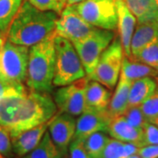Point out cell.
<instances>
[{
    "label": "cell",
    "mask_w": 158,
    "mask_h": 158,
    "mask_svg": "<svg viewBox=\"0 0 158 158\" xmlns=\"http://www.w3.org/2000/svg\"><path fill=\"white\" fill-rule=\"evenodd\" d=\"M85 0H67V6H73V5H77V4H79L81 2H83Z\"/></svg>",
    "instance_id": "obj_37"
},
{
    "label": "cell",
    "mask_w": 158,
    "mask_h": 158,
    "mask_svg": "<svg viewBox=\"0 0 158 158\" xmlns=\"http://www.w3.org/2000/svg\"><path fill=\"white\" fill-rule=\"evenodd\" d=\"M138 23L156 20L158 15V0H124Z\"/></svg>",
    "instance_id": "obj_21"
},
{
    "label": "cell",
    "mask_w": 158,
    "mask_h": 158,
    "mask_svg": "<svg viewBox=\"0 0 158 158\" xmlns=\"http://www.w3.org/2000/svg\"><path fill=\"white\" fill-rule=\"evenodd\" d=\"M27 92L23 84H14L0 77V100L12 96H24Z\"/></svg>",
    "instance_id": "obj_28"
},
{
    "label": "cell",
    "mask_w": 158,
    "mask_h": 158,
    "mask_svg": "<svg viewBox=\"0 0 158 158\" xmlns=\"http://www.w3.org/2000/svg\"><path fill=\"white\" fill-rule=\"evenodd\" d=\"M88 82L89 78L85 77L69 85L58 88L53 97L58 112L69 113L74 117L80 116L85 112H88L85 100Z\"/></svg>",
    "instance_id": "obj_9"
},
{
    "label": "cell",
    "mask_w": 158,
    "mask_h": 158,
    "mask_svg": "<svg viewBox=\"0 0 158 158\" xmlns=\"http://www.w3.org/2000/svg\"><path fill=\"white\" fill-rule=\"evenodd\" d=\"M157 88L156 80L149 77L132 82L130 87L128 106H139L152 95Z\"/></svg>",
    "instance_id": "obj_19"
},
{
    "label": "cell",
    "mask_w": 158,
    "mask_h": 158,
    "mask_svg": "<svg viewBox=\"0 0 158 158\" xmlns=\"http://www.w3.org/2000/svg\"><path fill=\"white\" fill-rule=\"evenodd\" d=\"M131 85V81L119 76L115 91L107 107L108 113L112 118L123 115L126 110L128 108V98Z\"/></svg>",
    "instance_id": "obj_18"
},
{
    "label": "cell",
    "mask_w": 158,
    "mask_h": 158,
    "mask_svg": "<svg viewBox=\"0 0 158 158\" xmlns=\"http://www.w3.org/2000/svg\"><path fill=\"white\" fill-rule=\"evenodd\" d=\"M24 96L8 97L0 100V125L7 128L8 131L13 125L18 109Z\"/></svg>",
    "instance_id": "obj_23"
},
{
    "label": "cell",
    "mask_w": 158,
    "mask_h": 158,
    "mask_svg": "<svg viewBox=\"0 0 158 158\" xmlns=\"http://www.w3.org/2000/svg\"><path fill=\"white\" fill-rule=\"evenodd\" d=\"M101 158H127L125 153L124 142L116 139H110Z\"/></svg>",
    "instance_id": "obj_31"
},
{
    "label": "cell",
    "mask_w": 158,
    "mask_h": 158,
    "mask_svg": "<svg viewBox=\"0 0 158 158\" xmlns=\"http://www.w3.org/2000/svg\"><path fill=\"white\" fill-rule=\"evenodd\" d=\"M156 40H158V24L156 20L138 23L131 40V58L135 56L145 47Z\"/></svg>",
    "instance_id": "obj_16"
},
{
    "label": "cell",
    "mask_w": 158,
    "mask_h": 158,
    "mask_svg": "<svg viewBox=\"0 0 158 158\" xmlns=\"http://www.w3.org/2000/svg\"><path fill=\"white\" fill-rule=\"evenodd\" d=\"M110 137L105 132H97L90 135L85 141V147L90 158H101L106 147L110 141Z\"/></svg>",
    "instance_id": "obj_25"
},
{
    "label": "cell",
    "mask_w": 158,
    "mask_h": 158,
    "mask_svg": "<svg viewBox=\"0 0 158 158\" xmlns=\"http://www.w3.org/2000/svg\"><path fill=\"white\" fill-rule=\"evenodd\" d=\"M96 28L81 17L74 6H69L59 15L55 32L56 35L73 43L85 38Z\"/></svg>",
    "instance_id": "obj_10"
},
{
    "label": "cell",
    "mask_w": 158,
    "mask_h": 158,
    "mask_svg": "<svg viewBox=\"0 0 158 158\" xmlns=\"http://www.w3.org/2000/svg\"><path fill=\"white\" fill-rule=\"evenodd\" d=\"M0 153L6 158L14 157L11 138L7 128L0 125Z\"/></svg>",
    "instance_id": "obj_32"
},
{
    "label": "cell",
    "mask_w": 158,
    "mask_h": 158,
    "mask_svg": "<svg viewBox=\"0 0 158 158\" xmlns=\"http://www.w3.org/2000/svg\"><path fill=\"white\" fill-rule=\"evenodd\" d=\"M118 17V34L121 40L125 56L131 58V40L135 32L136 18L126 5L124 0H115Z\"/></svg>",
    "instance_id": "obj_13"
},
{
    "label": "cell",
    "mask_w": 158,
    "mask_h": 158,
    "mask_svg": "<svg viewBox=\"0 0 158 158\" xmlns=\"http://www.w3.org/2000/svg\"><path fill=\"white\" fill-rule=\"evenodd\" d=\"M124 56L120 38L118 34L115 35L110 45L102 53L96 68L88 78L113 90L118 84Z\"/></svg>",
    "instance_id": "obj_5"
},
{
    "label": "cell",
    "mask_w": 158,
    "mask_h": 158,
    "mask_svg": "<svg viewBox=\"0 0 158 158\" xmlns=\"http://www.w3.org/2000/svg\"><path fill=\"white\" fill-rule=\"evenodd\" d=\"M123 116L127 118V120L130 124L133 125L137 128L143 129L145 125L147 124V119L145 118L143 113L141 112V109L139 106H128L123 113Z\"/></svg>",
    "instance_id": "obj_30"
},
{
    "label": "cell",
    "mask_w": 158,
    "mask_h": 158,
    "mask_svg": "<svg viewBox=\"0 0 158 158\" xmlns=\"http://www.w3.org/2000/svg\"><path fill=\"white\" fill-rule=\"evenodd\" d=\"M141 112L148 122H152L158 117V88L151 96L140 106Z\"/></svg>",
    "instance_id": "obj_27"
},
{
    "label": "cell",
    "mask_w": 158,
    "mask_h": 158,
    "mask_svg": "<svg viewBox=\"0 0 158 158\" xmlns=\"http://www.w3.org/2000/svg\"><path fill=\"white\" fill-rule=\"evenodd\" d=\"M64 155L55 144L49 133L47 131L39 144L27 155L19 158H62Z\"/></svg>",
    "instance_id": "obj_22"
},
{
    "label": "cell",
    "mask_w": 158,
    "mask_h": 158,
    "mask_svg": "<svg viewBox=\"0 0 158 158\" xmlns=\"http://www.w3.org/2000/svg\"><path fill=\"white\" fill-rule=\"evenodd\" d=\"M6 40V34H4L3 32L0 31V49L2 48V47L4 46L5 42Z\"/></svg>",
    "instance_id": "obj_36"
},
{
    "label": "cell",
    "mask_w": 158,
    "mask_h": 158,
    "mask_svg": "<svg viewBox=\"0 0 158 158\" xmlns=\"http://www.w3.org/2000/svg\"><path fill=\"white\" fill-rule=\"evenodd\" d=\"M111 90L100 83L90 80L86 87L85 100L88 111L101 112L107 110L111 100Z\"/></svg>",
    "instance_id": "obj_17"
},
{
    "label": "cell",
    "mask_w": 158,
    "mask_h": 158,
    "mask_svg": "<svg viewBox=\"0 0 158 158\" xmlns=\"http://www.w3.org/2000/svg\"><path fill=\"white\" fill-rule=\"evenodd\" d=\"M151 123H153L154 125H156V127H158V117L156 118H155Z\"/></svg>",
    "instance_id": "obj_38"
},
{
    "label": "cell",
    "mask_w": 158,
    "mask_h": 158,
    "mask_svg": "<svg viewBox=\"0 0 158 158\" xmlns=\"http://www.w3.org/2000/svg\"><path fill=\"white\" fill-rule=\"evenodd\" d=\"M147 145H158V127L150 122L143 127V147Z\"/></svg>",
    "instance_id": "obj_33"
},
{
    "label": "cell",
    "mask_w": 158,
    "mask_h": 158,
    "mask_svg": "<svg viewBox=\"0 0 158 158\" xmlns=\"http://www.w3.org/2000/svg\"><path fill=\"white\" fill-rule=\"evenodd\" d=\"M137 154L141 158H158V145H147L140 148Z\"/></svg>",
    "instance_id": "obj_35"
},
{
    "label": "cell",
    "mask_w": 158,
    "mask_h": 158,
    "mask_svg": "<svg viewBox=\"0 0 158 158\" xmlns=\"http://www.w3.org/2000/svg\"><path fill=\"white\" fill-rule=\"evenodd\" d=\"M127 158H141L138 154H135V155H133V156H129V157Z\"/></svg>",
    "instance_id": "obj_39"
},
{
    "label": "cell",
    "mask_w": 158,
    "mask_h": 158,
    "mask_svg": "<svg viewBox=\"0 0 158 158\" xmlns=\"http://www.w3.org/2000/svg\"><path fill=\"white\" fill-rule=\"evenodd\" d=\"M107 133L113 139L123 142H130L143 147V129L131 125L123 115L113 117L108 125Z\"/></svg>",
    "instance_id": "obj_14"
},
{
    "label": "cell",
    "mask_w": 158,
    "mask_h": 158,
    "mask_svg": "<svg viewBox=\"0 0 158 158\" xmlns=\"http://www.w3.org/2000/svg\"><path fill=\"white\" fill-rule=\"evenodd\" d=\"M58 113L53 97L48 92L30 90L23 97L13 125L9 130L11 136L48 122Z\"/></svg>",
    "instance_id": "obj_3"
},
{
    "label": "cell",
    "mask_w": 158,
    "mask_h": 158,
    "mask_svg": "<svg viewBox=\"0 0 158 158\" xmlns=\"http://www.w3.org/2000/svg\"><path fill=\"white\" fill-rule=\"evenodd\" d=\"M56 32L29 48L26 85L29 90L48 92L54 88Z\"/></svg>",
    "instance_id": "obj_2"
},
{
    "label": "cell",
    "mask_w": 158,
    "mask_h": 158,
    "mask_svg": "<svg viewBox=\"0 0 158 158\" xmlns=\"http://www.w3.org/2000/svg\"><path fill=\"white\" fill-rule=\"evenodd\" d=\"M29 2L41 11H50L60 15L67 6V0H28Z\"/></svg>",
    "instance_id": "obj_29"
},
{
    "label": "cell",
    "mask_w": 158,
    "mask_h": 158,
    "mask_svg": "<svg viewBox=\"0 0 158 158\" xmlns=\"http://www.w3.org/2000/svg\"><path fill=\"white\" fill-rule=\"evenodd\" d=\"M0 158H6V157H5V156H3V155L0 153Z\"/></svg>",
    "instance_id": "obj_41"
},
{
    "label": "cell",
    "mask_w": 158,
    "mask_h": 158,
    "mask_svg": "<svg viewBox=\"0 0 158 158\" xmlns=\"http://www.w3.org/2000/svg\"><path fill=\"white\" fill-rule=\"evenodd\" d=\"M24 0H0V31L6 34Z\"/></svg>",
    "instance_id": "obj_24"
},
{
    "label": "cell",
    "mask_w": 158,
    "mask_h": 158,
    "mask_svg": "<svg viewBox=\"0 0 158 158\" xmlns=\"http://www.w3.org/2000/svg\"><path fill=\"white\" fill-rule=\"evenodd\" d=\"M120 76L131 82L142 78V77H156L158 76V69L151 66L131 60L128 57L124 56Z\"/></svg>",
    "instance_id": "obj_20"
},
{
    "label": "cell",
    "mask_w": 158,
    "mask_h": 158,
    "mask_svg": "<svg viewBox=\"0 0 158 158\" xmlns=\"http://www.w3.org/2000/svg\"><path fill=\"white\" fill-rule=\"evenodd\" d=\"M156 22H157L158 24V15H157V17H156Z\"/></svg>",
    "instance_id": "obj_42"
},
{
    "label": "cell",
    "mask_w": 158,
    "mask_h": 158,
    "mask_svg": "<svg viewBox=\"0 0 158 158\" xmlns=\"http://www.w3.org/2000/svg\"><path fill=\"white\" fill-rule=\"evenodd\" d=\"M115 35L113 30L97 27L85 38L72 43L83 63L87 77L94 71L102 53L110 45Z\"/></svg>",
    "instance_id": "obj_7"
},
{
    "label": "cell",
    "mask_w": 158,
    "mask_h": 158,
    "mask_svg": "<svg viewBox=\"0 0 158 158\" xmlns=\"http://www.w3.org/2000/svg\"><path fill=\"white\" fill-rule=\"evenodd\" d=\"M69 158H90L86 151L85 143L80 140H72L69 147Z\"/></svg>",
    "instance_id": "obj_34"
},
{
    "label": "cell",
    "mask_w": 158,
    "mask_h": 158,
    "mask_svg": "<svg viewBox=\"0 0 158 158\" xmlns=\"http://www.w3.org/2000/svg\"><path fill=\"white\" fill-rule=\"evenodd\" d=\"M49 121L11 136L12 150L18 158L27 155L39 144L48 129Z\"/></svg>",
    "instance_id": "obj_15"
},
{
    "label": "cell",
    "mask_w": 158,
    "mask_h": 158,
    "mask_svg": "<svg viewBox=\"0 0 158 158\" xmlns=\"http://www.w3.org/2000/svg\"><path fill=\"white\" fill-rule=\"evenodd\" d=\"M131 60L145 63L158 69V40L145 47L138 55L131 58Z\"/></svg>",
    "instance_id": "obj_26"
},
{
    "label": "cell",
    "mask_w": 158,
    "mask_h": 158,
    "mask_svg": "<svg viewBox=\"0 0 158 158\" xmlns=\"http://www.w3.org/2000/svg\"><path fill=\"white\" fill-rule=\"evenodd\" d=\"M156 85H157V88H158V76L157 77H156Z\"/></svg>",
    "instance_id": "obj_40"
},
{
    "label": "cell",
    "mask_w": 158,
    "mask_h": 158,
    "mask_svg": "<svg viewBox=\"0 0 158 158\" xmlns=\"http://www.w3.org/2000/svg\"><path fill=\"white\" fill-rule=\"evenodd\" d=\"M77 128V119L66 113H58L51 118L48 133L55 144L66 154L72 141Z\"/></svg>",
    "instance_id": "obj_11"
},
{
    "label": "cell",
    "mask_w": 158,
    "mask_h": 158,
    "mask_svg": "<svg viewBox=\"0 0 158 158\" xmlns=\"http://www.w3.org/2000/svg\"><path fill=\"white\" fill-rule=\"evenodd\" d=\"M73 6L81 17L95 27L113 31L117 29L115 0H85Z\"/></svg>",
    "instance_id": "obj_8"
},
{
    "label": "cell",
    "mask_w": 158,
    "mask_h": 158,
    "mask_svg": "<svg viewBox=\"0 0 158 158\" xmlns=\"http://www.w3.org/2000/svg\"><path fill=\"white\" fill-rule=\"evenodd\" d=\"M57 19L56 12L41 11L24 0L6 32V40L30 48L55 32Z\"/></svg>",
    "instance_id": "obj_1"
},
{
    "label": "cell",
    "mask_w": 158,
    "mask_h": 158,
    "mask_svg": "<svg viewBox=\"0 0 158 158\" xmlns=\"http://www.w3.org/2000/svg\"><path fill=\"white\" fill-rule=\"evenodd\" d=\"M29 48L6 40L0 49V77L14 84L26 83Z\"/></svg>",
    "instance_id": "obj_6"
},
{
    "label": "cell",
    "mask_w": 158,
    "mask_h": 158,
    "mask_svg": "<svg viewBox=\"0 0 158 158\" xmlns=\"http://www.w3.org/2000/svg\"><path fill=\"white\" fill-rule=\"evenodd\" d=\"M111 118L112 117L107 110L85 112L77 119V128L73 140L85 141L89 136L97 132H107Z\"/></svg>",
    "instance_id": "obj_12"
},
{
    "label": "cell",
    "mask_w": 158,
    "mask_h": 158,
    "mask_svg": "<svg viewBox=\"0 0 158 158\" xmlns=\"http://www.w3.org/2000/svg\"><path fill=\"white\" fill-rule=\"evenodd\" d=\"M54 85H68L86 77L85 68L75 47L69 40L56 35Z\"/></svg>",
    "instance_id": "obj_4"
}]
</instances>
